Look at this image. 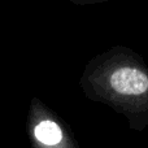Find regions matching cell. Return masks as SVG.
<instances>
[{
	"label": "cell",
	"instance_id": "obj_1",
	"mask_svg": "<svg viewBox=\"0 0 148 148\" xmlns=\"http://www.w3.org/2000/svg\"><path fill=\"white\" fill-rule=\"evenodd\" d=\"M110 86L121 95L139 96L148 92V75L139 69L125 66L112 73Z\"/></svg>",
	"mask_w": 148,
	"mask_h": 148
},
{
	"label": "cell",
	"instance_id": "obj_2",
	"mask_svg": "<svg viewBox=\"0 0 148 148\" xmlns=\"http://www.w3.org/2000/svg\"><path fill=\"white\" fill-rule=\"evenodd\" d=\"M35 136L39 142L47 146H55L60 143L62 133L60 127L52 121H43L35 127Z\"/></svg>",
	"mask_w": 148,
	"mask_h": 148
}]
</instances>
